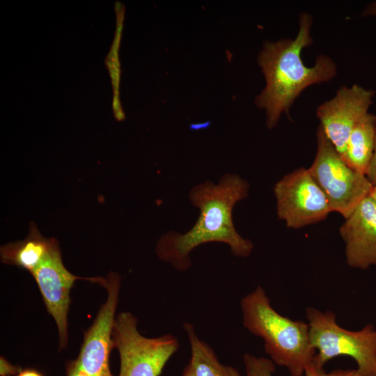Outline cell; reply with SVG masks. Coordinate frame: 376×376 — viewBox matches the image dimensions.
<instances>
[{"label":"cell","mask_w":376,"mask_h":376,"mask_svg":"<svg viewBox=\"0 0 376 376\" xmlns=\"http://www.w3.org/2000/svg\"><path fill=\"white\" fill-rule=\"evenodd\" d=\"M370 196L376 202V186H373V188L370 192Z\"/></svg>","instance_id":"7402d4cb"},{"label":"cell","mask_w":376,"mask_h":376,"mask_svg":"<svg viewBox=\"0 0 376 376\" xmlns=\"http://www.w3.org/2000/svg\"><path fill=\"white\" fill-rule=\"evenodd\" d=\"M374 93L357 84L343 86L333 98L317 108L320 126L341 157L352 131L368 113Z\"/></svg>","instance_id":"9c48e42d"},{"label":"cell","mask_w":376,"mask_h":376,"mask_svg":"<svg viewBox=\"0 0 376 376\" xmlns=\"http://www.w3.org/2000/svg\"><path fill=\"white\" fill-rule=\"evenodd\" d=\"M98 283L107 291L106 302L100 309L93 324L84 334V340L77 359L68 368L84 371L90 376H100L109 370V357L112 345V331L115 311L118 300L120 277L110 272L100 278Z\"/></svg>","instance_id":"ba28073f"},{"label":"cell","mask_w":376,"mask_h":376,"mask_svg":"<svg viewBox=\"0 0 376 376\" xmlns=\"http://www.w3.org/2000/svg\"><path fill=\"white\" fill-rule=\"evenodd\" d=\"M308 169L327 196L333 212L345 219L373 188L366 175L346 164L320 126L317 130L316 155Z\"/></svg>","instance_id":"5b68a950"},{"label":"cell","mask_w":376,"mask_h":376,"mask_svg":"<svg viewBox=\"0 0 376 376\" xmlns=\"http://www.w3.org/2000/svg\"><path fill=\"white\" fill-rule=\"evenodd\" d=\"M17 376H42L40 373L36 370L26 369L24 370H21Z\"/></svg>","instance_id":"d6986e66"},{"label":"cell","mask_w":376,"mask_h":376,"mask_svg":"<svg viewBox=\"0 0 376 376\" xmlns=\"http://www.w3.org/2000/svg\"><path fill=\"white\" fill-rule=\"evenodd\" d=\"M376 142V116L368 113L356 125L342 157L346 164L366 175Z\"/></svg>","instance_id":"7c38bea8"},{"label":"cell","mask_w":376,"mask_h":376,"mask_svg":"<svg viewBox=\"0 0 376 376\" xmlns=\"http://www.w3.org/2000/svg\"><path fill=\"white\" fill-rule=\"evenodd\" d=\"M183 328L191 349L187 366L194 376H241L236 368L219 361L211 347L198 337L193 324L185 322Z\"/></svg>","instance_id":"5bb4252c"},{"label":"cell","mask_w":376,"mask_h":376,"mask_svg":"<svg viewBox=\"0 0 376 376\" xmlns=\"http://www.w3.org/2000/svg\"><path fill=\"white\" fill-rule=\"evenodd\" d=\"M55 238H45L33 222L27 237L1 247V262L32 272L47 253Z\"/></svg>","instance_id":"4fadbf2b"},{"label":"cell","mask_w":376,"mask_h":376,"mask_svg":"<svg viewBox=\"0 0 376 376\" xmlns=\"http://www.w3.org/2000/svg\"><path fill=\"white\" fill-rule=\"evenodd\" d=\"M311 344L316 350L312 363L318 368L336 357L352 358L361 376H376V329L367 324L350 331L337 324L335 314L313 307L306 310Z\"/></svg>","instance_id":"277c9868"},{"label":"cell","mask_w":376,"mask_h":376,"mask_svg":"<svg viewBox=\"0 0 376 376\" xmlns=\"http://www.w3.org/2000/svg\"><path fill=\"white\" fill-rule=\"evenodd\" d=\"M68 376H90L84 371L68 368Z\"/></svg>","instance_id":"ffe728a7"},{"label":"cell","mask_w":376,"mask_h":376,"mask_svg":"<svg viewBox=\"0 0 376 376\" xmlns=\"http://www.w3.org/2000/svg\"><path fill=\"white\" fill-rule=\"evenodd\" d=\"M100 376H113L110 372V369L104 371Z\"/></svg>","instance_id":"603a6c76"},{"label":"cell","mask_w":376,"mask_h":376,"mask_svg":"<svg viewBox=\"0 0 376 376\" xmlns=\"http://www.w3.org/2000/svg\"><path fill=\"white\" fill-rule=\"evenodd\" d=\"M366 176L373 186H376V142L373 156L370 164Z\"/></svg>","instance_id":"e0dca14e"},{"label":"cell","mask_w":376,"mask_h":376,"mask_svg":"<svg viewBox=\"0 0 376 376\" xmlns=\"http://www.w3.org/2000/svg\"><path fill=\"white\" fill-rule=\"evenodd\" d=\"M310 15L301 14L295 39L266 42L259 54L258 64L266 84L256 103L265 109L269 128L276 125L282 113L288 114L291 105L305 88L328 81L336 74L334 61L324 55L318 56L312 67L304 63L301 52L313 42Z\"/></svg>","instance_id":"7a4b0ae2"},{"label":"cell","mask_w":376,"mask_h":376,"mask_svg":"<svg viewBox=\"0 0 376 376\" xmlns=\"http://www.w3.org/2000/svg\"><path fill=\"white\" fill-rule=\"evenodd\" d=\"M249 184L240 175L226 173L217 183L210 180L194 186L189 192L191 204L199 211L198 219L188 231H169L158 240V258L180 272L191 265V252L210 242L227 244L237 257H247L253 244L235 229L233 211L235 204L249 196Z\"/></svg>","instance_id":"6da1fadb"},{"label":"cell","mask_w":376,"mask_h":376,"mask_svg":"<svg viewBox=\"0 0 376 376\" xmlns=\"http://www.w3.org/2000/svg\"><path fill=\"white\" fill-rule=\"evenodd\" d=\"M340 228L350 267L366 269L376 265V202L366 197Z\"/></svg>","instance_id":"8fae6325"},{"label":"cell","mask_w":376,"mask_h":376,"mask_svg":"<svg viewBox=\"0 0 376 376\" xmlns=\"http://www.w3.org/2000/svg\"><path fill=\"white\" fill-rule=\"evenodd\" d=\"M30 273L36 281L48 313L56 322L60 350L64 348L68 341L70 290L75 281L81 278L65 267L56 239L39 265Z\"/></svg>","instance_id":"30bf717a"},{"label":"cell","mask_w":376,"mask_h":376,"mask_svg":"<svg viewBox=\"0 0 376 376\" xmlns=\"http://www.w3.org/2000/svg\"><path fill=\"white\" fill-rule=\"evenodd\" d=\"M182 376H194L187 365L184 368Z\"/></svg>","instance_id":"44dd1931"},{"label":"cell","mask_w":376,"mask_h":376,"mask_svg":"<svg viewBox=\"0 0 376 376\" xmlns=\"http://www.w3.org/2000/svg\"><path fill=\"white\" fill-rule=\"evenodd\" d=\"M240 307L243 326L263 338L274 364L285 367L291 376H303L316 354L308 322L278 313L261 285L242 297Z\"/></svg>","instance_id":"3957f363"},{"label":"cell","mask_w":376,"mask_h":376,"mask_svg":"<svg viewBox=\"0 0 376 376\" xmlns=\"http://www.w3.org/2000/svg\"><path fill=\"white\" fill-rule=\"evenodd\" d=\"M19 366L12 365L4 357L0 358V375L1 376H12L21 371Z\"/></svg>","instance_id":"2e32d148"},{"label":"cell","mask_w":376,"mask_h":376,"mask_svg":"<svg viewBox=\"0 0 376 376\" xmlns=\"http://www.w3.org/2000/svg\"><path fill=\"white\" fill-rule=\"evenodd\" d=\"M243 361L246 376H274L275 364L269 359L245 353ZM304 376H361L358 370L336 369L329 373L311 363L305 370Z\"/></svg>","instance_id":"9a60e30c"},{"label":"cell","mask_w":376,"mask_h":376,"mask_svg":"<svg viewBox=\"0 0 376 376\" xmlns=\"http://www.w3.org/2000/svg\"><path fill=\"white\" fill-rule=\"evenodd\" d=\"M274 193L277 217L290 228L316 224L333 212L308 169L299 168L285 175L276 183Z\"/></svg>","instance_id":"52a82bcc"},{"label":"cell","mask_w":376,"mask_h":376,"mask_svg":"<svg viewBox=\"0 0 376 376\" xmlns=\"http://www.w3.org/2000/svg\"><path fill=\"white\" fill-rule=\"evenodd\" d=\"M363 16H375L376 17V1L370 3L362 13Z\"/></svg>","instance_id":"ac0fdd59"},{"label":"cell","mask_w":376,"mask_h":376,"mask_svg":"<svg viewBox=\"0 0 376 376\" xmlns=\"http://www.w3.org/2000/svg\"><path fill=\"white\" fill-rule=\"evenodd\" d=\"M112 345L119 353L118 376H159L178 351L179 342L171 334L143 336L138 330L137 318L130 312H122L115 319Z\"/></svg>","instance_id":"8992f818"}]
</instances>
